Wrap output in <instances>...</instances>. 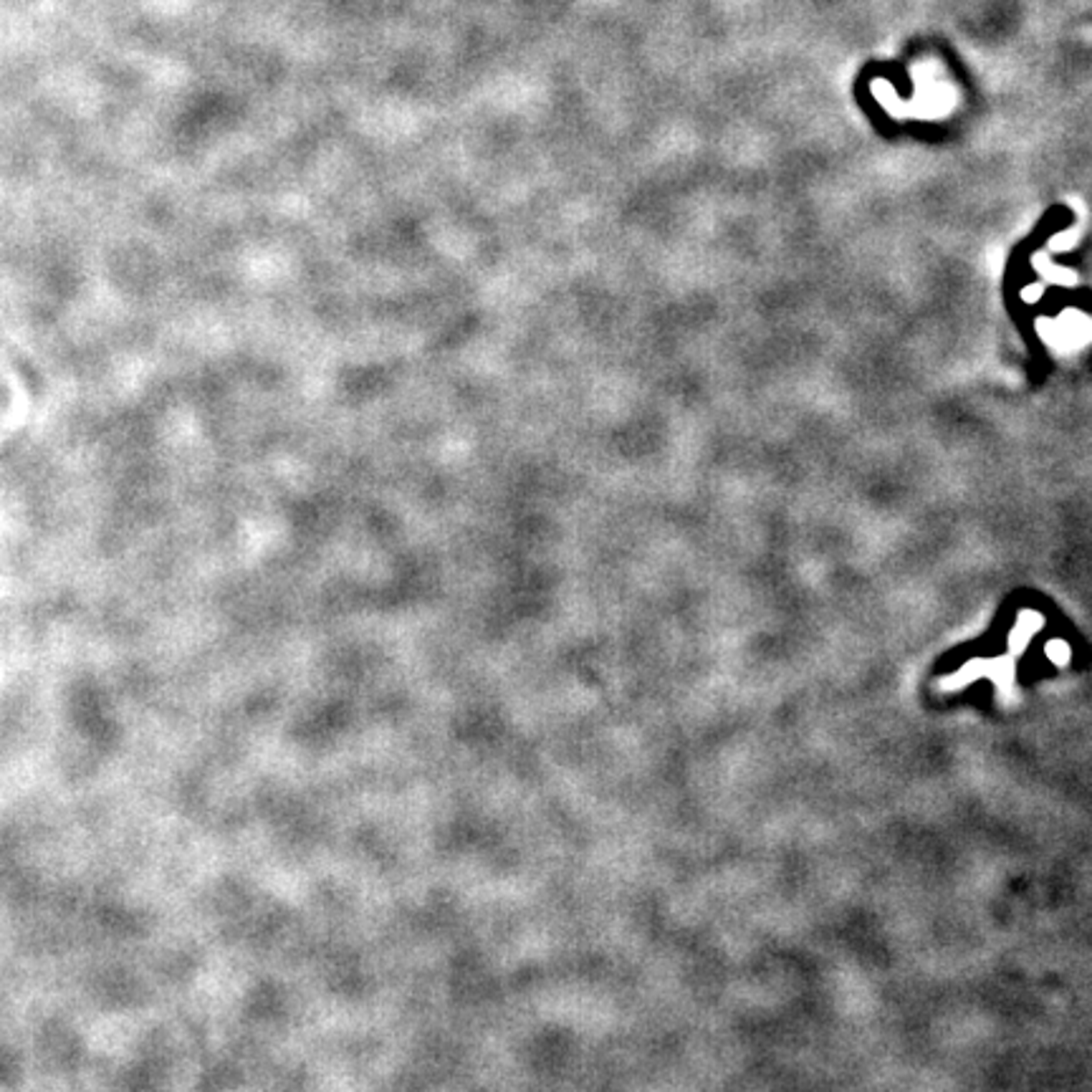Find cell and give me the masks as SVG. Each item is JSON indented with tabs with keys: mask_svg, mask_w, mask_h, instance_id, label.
Segmentation results:
<instances>
[{
	"mask_svg": "<svg viewBox=\"0 0 1092 1092\" xmlns=\"http://www.w3.org/2000/svg\"><path fill=\"white\" fill-rule=\"evenodd\" d=\"M1049 657H1054L1057 663H1065L1070 657V648L1065 642H1054V645H1049Z\"/></svg>",
	"mask_w": 1092,
	"mask_h": 1092,
	"instance_id": "1",
	"label": "cell"
}]
</instances>
